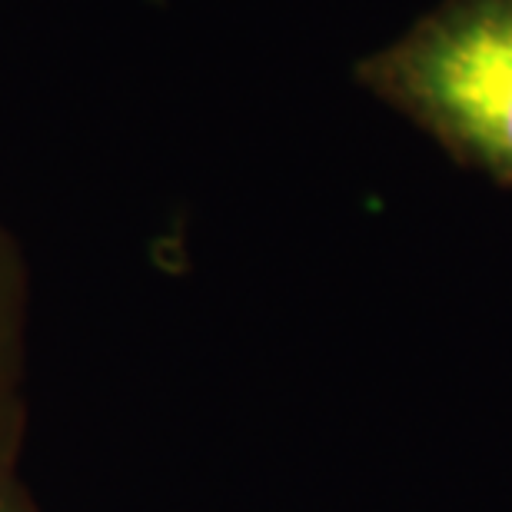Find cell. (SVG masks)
<instances>
[{"label": "cell", "mask_w": 512, "mask_h": 512, "mask_svg": "<svg viewBox=\"0 0 512 512\" xmlns=\"http://www.w3.org/2000/svg\"><path fill=\"white\" fill-rule=\"evenodd\" d=\"M0 512H17L14 506H10V499L4 493H0Z\"/></svg>", "instance_id": "obj_3"}, {"label": "cell", "mask_w": 512, "mask_h": 512, "mask_svg": "<svg viewBox=\"0 0 512 512\" xmlns=\"http://www.w3.org/2000/svg\"><path fill=\"white\" fill-rule=\"evenodd\" d=\"M353 77L459 167L512 190V0H436Z\"/></svg>", "instance_id": "obj_1"}, {"label": "cell", "mask_w": 512, "mask_h": 512, "mask_svg": "<svg viewBox=\"0 0 512 512\" xmlns=\"http://www.w3.org/2000/svg\"><path fill=\"white\" fill-rule=\"evenodd\" d=\"M20 326H24V266H20L14 240L0 223V463H4L10 416H14Z\"/></svg>", "instance_id": "obj_2"}]
</instances>
